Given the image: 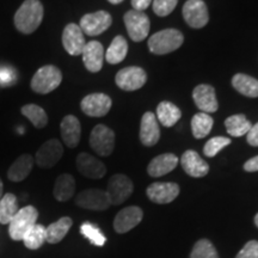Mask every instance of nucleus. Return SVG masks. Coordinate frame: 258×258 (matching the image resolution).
<instances>
[{
  "label": "nucleus",
  "mask_w": 258,
  "mask_h": 258,
  "mask_svg": "<svg viewBox=\"0 0 258 258\" xmlns=\"http://www.w3.org/2000/svg\"><path fill=\"white\" fill-rule=\"evenodd\" d=\"M192 98L196 106L202 112L211 114V112L218 111L219 103L213 86L207 85V84L198 85L192 91Z\"/></svg>",
  "instance_id": "obj_18"
},
{
  "label": "nucleus",
  "mask_w": 258,
  "mask_h": 258,
  "mask_svg": "<svg viewBox=\"0 0 258 258\" xmlns=\"http://www.w3.org/2000/svg\"><path fill=\"white\" fill-rule=\"evenodd\" d=\"M225 127L227 133L230 134L231 137L239 138L243 137L245 134H247V132H249L251 127H252V124H251V122L245 117V115L238 114L232 115L230 117L226 118Z\"/></svg>",
  "instance_id": "obj_30"
},
{
  "label": "nucleus",
  "mask_w": 258,
  "mask_h": 258,
  "mask_svg": "<svg viewBox=\"0 0 258 258\" xmlns=\"http://www.w3.org/2000/svg\"><path fill=\"white\" fill-rule=\"evenodd\" d=\"M147 82V74L141 67L131 66L118 71L115 83L123 91H135L141 89Z\"/></svg>",
  "instance_id": "obj_7"
},
{
  "label": "nucleus",
  "mask_w": 258,
  "mask_h": 258,
  "mask_svg": "<svg viewBox=\"0 0 258 258\" xmlns=\"http://www.w3.org/2000/svg\"><path fill=\"white\" fill-rule=\"evenodd\" d=\"M77 169L83 176L91 179L103 178L106 173V167L101 160L89 153H80L76 159Z\"/></svg>",
  "instance_id": "obj_17"
},
{
  "label": "nucleus",
  "mask_w": 258,
  "mask_h": 258,
  "mask_svg": "<svg viewBox=\"0 0 258 258\" xmlns=\"http://www.w3.org/2000/svg\"><path fill=\"white\" fill-rule=\"evenodd\" d=\"M72 219L69 217H63L59 220L50 224L46 227V241L49 244H57L66 237L69 231L72 227Z\"/></svg>",
  "instance_id": "obj_27"
},
{
  "label": "nucleus",
  "mask_w": 258,
  "mask_h": 258,
  "mask_svg": "<svg viewBox=\"0 0 258 258\" xmlns=\"http://www.w3.org/2000/svg\"><path fill=\"white\" fill-rule=\"evenodd\" d=\"M111 98L105 93H91L84 97L80 108L85 115L91 117H103L110 111Z\"/></svg>",
  "instance_id": "obj_12"
},
{
  "label": "nucleus",
  "mask_w": 258,
  "mask_h": 258,
  "mask_svg": "<svg viewBox=\"0 0 258 258\" xmlns=\"http://www.w3.org/2000/svg\"><path fill=\"white\" fill-rule=\"evenodd\" d=\"M178 164V158L172 153L160 154L156 158H153L152 161L148 164L147 172L148 175L152 177H161L165 176L176 169Z\"/></svg>",
  "instance_id": "obj_23"
},
{
  "label": "nucleus",
  "mask_w": 258,
  "mask_h": 258,
  "mask_svg": "<svg viewBox=\"0 0 258 258\" xmlns=\"http://www.w3.org/2000/svg\"><path fill=\"white\" fill-rule=\"evenodd\" d=\"M151 3H152V0H132V6L135 11L144 12L151 5Z\"/></svg>",
  "instance_id": "obj_41"
},
{
  "label": "nucleus",
  "mask_w": 258,
  "mask_h": 258,
  "mask_svg": "<svg viewBox=\"0 0 258 258\" xmlns=\"http://www.w3.org/2000/svg\"><path fill=\"white\" fill-rule=\"evenodd\" d=\"M34 158L30 154H23L15 160L8 171V178L12 182H22L30 175L34 166Z\"/></svg>",
  "instance_id": "obj_24"
},
{
  "label": "nucleus",
  "mask_w": 258,
  "mask_h": 258,
  "mask_svg": "<svg viewBox=\"0 0 258 258\" xmlns=\"http://www.w3.org/2000/svg\"><path fill=\"white\" fill-rule=\"evenodd\" d=\"M61 138L63 144L67 147L74 148L80 143V135H82V125L76 116L67 115L64 116L60 124Z\"/></svg>",
  "instance_id": "obj_22"
},
{
  "label": "nucleus",
  "mask_w": 258,
  "mask_h": 258,
  "mask_svg": "<svg viewBox=\"0 0 258 258\" xmlns=\"http://www.w3.org/2000/svg\"><path fill=\"white\" fill-rule=\"evenodd\" d=\"M231 139L225 138V137H215L212 138L211 140H208L206 143L205 147H203V153H205L206 157L213 158L220 152L221 150H224L226 146L231 144Z\"/></svg>",
  "instance_id": "obj_37"
},
{
  "label": "nucleus",
  "mask_w": 258,
  "mask_h": 258,
  "mask_svg": "<svg viewBox=\"0 0 258 258\" xmlns=\"http://www.w3.org/2000/svg\"><path fill=\"white\" fill-rule=\"evenodd\" d=\"M62 82V73L54 64H46L36 71L32 77L30 86L34 92L47 95L57 89Z\"/></svg>",
  "instance_id": "obj_3"
},
{
  "label": "nucleus",
  "mask_w": 258,
  "mask_h": 258,
  "mask_svg": "<svg viewBox=\"0 0 258 258\" xmlns=\"http://www.w3.org/2000/svg\"><path fill=\"white\" fill-rule=\"evenodd\" d=\"M244 170L246 172H256V171H258V156L247 160L244 164Z\"/></svg>",
  "instance_id": "obj_42"
},
{
  "label": "nucleus",
  "mask_w": 258,
  "mask_h": 258,
  "mask_svg": "<svg viewBox=\"0 0 258 258\" xmlns=\"http://www.w3.org/2000/svg\"><path fill=\"white\" fill-rule=\"evenodd\" d=\"M80 233H82L86 239L90 240V243L96 245V246H103L105 244L106 238L102 233L98 226L91 224V222H84L80 226Z\"/></svg>",
  "instance_id": "obj_35"
},
{
  "label": "nucleus",
  "mask_w": 258,
  "mask_h": 258,
  "mask_svg": "<svg viewBox=\"0 0 258 258\" xmlns=\"http://www.w3.org/2000/svg\"><path fill=\"white\" fill-rule=\"evenodd\" d=\"M85 44V35L79 25L70 23L64 27L62 31V46L70 55H82Z\"/></svg>",
  "instance_id": "obj_14"
},
{
  "label": "nucleus",
  "mask_w": 258,
  "mask_h": 258,
  "mask_svg": "<svg viewBox=\"0 0 258 258\" xmlns=\"http://www.w3.org/2000/svg\"><path fill=\"white\" fill-rule=\"evenodd\" d=\"M43 15V5L40 0H25L15 15V27L22 34L30 35L41 25Z\"/></svg>",
  "instance_id": "obj_1"
},
{
  "label": "nucleus",
  "mask_w": 258,
  "mask_h": 258,
  "mask_svg": "<svg viewBox=\"0 0 258 258\" xmlns=\"http://www.w3.org/2000/svg\"><path fill=\"white\" fill-rule=\"evenodd\" d=\"M180 164H182L183 170L194 178H201V177L208 175L209 172V165L207 161L203 160L200 157V154L192 150L185 151L183 153L182 158H180Z\"/></svg>",
  "instance_id": "obj_20"
},
{
  "label": "nucleus",
  "mask_w": 258,
  "mask_h": 258,
  "mask_svg": "<svg viewBox=\"0 0 258 258\" xmlns=\"http://www.w3.org/2000/svg\"><path fill=\"white\" fill-rule=\"evenodd\" d=\"M144 218V212L140 207L131 206L117 213L114 219V228L117 233H127L140 224Z\"/></svg>",
  "instance_id": "obj_16"
},
{
  "label": "nucleus",
  "mask_w": 258,
  "mask_h": 258,
  "mask_svg": "<svg viewBox=\"0 0 258 258\" xmlns=\"http://www.w3.org/2000/svg\"><path fill=\"white\" fill-rule=\"evenodd\" d=\"M235 258H258V241L250 240L238 252Z\"/></svg>",
  "instance_id": "obj_39"
},
{
  "label": "nucleus",
  "mask_w": 258,
  "mask_h": 258,
  "mask_svg": "<svg viewBox=\"0 0 258 258\" xmlns=\"http://www.w3.org/2000/svg\"><path fill=\"white\" fill-rule=\"evenodd\" d=\"M128 53V43L123 36H116L104 54L108 63L117 64L125 59Z\"/></svg>",
  "instance_id": "obj_29"
},
{
  "label": "nucleus",
  "mask_w": 258,
  "mask_h": 258,
  "mask_svg": "<svg viewBox=\"0 0 258 258\" xmlns=\"http://www.w3.org/2000/svg\"><path fill=\"white\" fill-rule=\"evenodd\" d=\"M22 115H24L32 125L37 129L44 128L48 123V116L43 108L36 104H27L22 106L21 109Z\"/></svg>",
  "instance_id": "obj_33"
},
{
  "label": "nucleus",
  "mask_w": 258,
  "mask_h": 258,
  "mask_svg": "<svg viewBox=\"0 0 258 258\" xmlns=\"http://www.w3.org/2000/svg\"><path fill=\"white\" fill-rule=\"evenodd\" d=\"M90 146L98 156H110L115 148L114 131L104 124H97L90 135Z\"/></svg>",
  "instance_id": "obj_5"
},
{
  "label": "nucleus",
  "mask_w": 258,
  "mask_h": 258,
  "mask_svg": "<svg viewBox=\"0 0 258 258\" xmlns=\"http://www.w3.org/2000/svg\"><path fill=\"white\" fill-rule=\"evenodd\" d=\"M190 258H220L217 249L208 239H200L194 245Z\"/></svg>",
  "instance_id": "obj_36"
},
{
  "label": "nucleus",
  "mask_w": 258,
  "mask_h": 258,
  "mask_svg": "<svg viewBox=\"0 0 258 258\" xmlns=\"http://www.w3.org/2000/svg\"><path fill=\"white\" fill-rule=\"evenodd\" d=\"M104 48L98 41H90L84 47L82 56L85 69L91 73H97L102 70L104 61Z\"/></svg>",
  "instance_id": "obj_19"
},
{
  "label": "nucleus",
  "mask_w": 258,
  "mask_h": 258,
  "mask_svg": "<svg viewBox=\"0 0 258 258\" xmlns=\"http://www.w3.org/2000/svg\"><path fill=\"white\" fill-rule=\"evenodd\" d=\"M160 138V129L158 124V120L153 112H145L141 118L140 125V140L144 146H154Z\"/></svg>",
  "instance_id": "obj_21"
},
{
  "label": "nucleus",
  "mask_w": 258,
  "mask_h": 258,
  "mask_svg": "<svg viewBox=\"0 0 258 258\" xmlns=\"http://www.w3.org/2000/svg\"><path fill=\"white\" fill-rule=\"evenodd\" d=\"M232 86L240 95L256 98L258 97V80L244 73H238L232 78Z\"/></svg>",
  "instance_id": "obj_28"
},
{
  "label": "nucleus",
  "mask_w": 258,
  "mask_h": 258,
  "mask_svg": "<svg viewBox=\"0 0 258 258\" xmlns=\"http://www.w3.org/2000/svg\"><path fill=\"white\" fill-rule=\"evenodd\" d=\"M247 144L253 147H258V122L251 127V129L246 134Z\"/></svg>",
  "instance_id": "obj_40"
},
{
  "label": "nucleus",
  "mask_w": 258,
  "mask_h": 258,
  "mask_svg": "<svg viewBox=\"0 0 258 258\" xmlns=\"http://www.w3.org/2000/svg\"><path fill=\"white\" fill-rule=\"evenodd\" d=\"M109 3H110V4H112V5H117V4H121L122 2H123V0H108Z\"/></svg>",
  "instance_id": "obj_43"
},
{
  "label": "nucleus",
  "mask_w": 258,
  "mask_h": 258,
  "mask_svg": "<svg viewBox=\"0 0 258 258\" xmlns=\"http://www.w3.org/2000/svg\"><path fill=\"white\" fill-rule=\"evenodd\" d=\"M123 21L129 37L134 42L144 41L150 34V19L144 12L131 10L124 15Z\"/></svg>",
  "instance_id": "obj_6"
},
{
  "label": "nucleus",
  "mask_w": 258,
  "mask_h": 258,
  "mask_svg": "<svg viewBox=\"0 0 258 258\" xmlns=\"http://www.w3.org/2000/svg\"><path fill=\"white\" fill-rule=\"evenodd\" d=\"M133 190L134 185L131 178L124 175H121V173H117V175H114L109 179L108 189L105 191L108 194L111 205L118 206L129 199V196L133 194Z\"/></svg>",
  "instance_id": "obj_8"
},
{
  "label": "nucleus",
  "mask_w": 258,
  "mask_h": 258,
  "mask_svg": "<svg viewBox=\"0 0 258 258\" xmlns=\"http://www.w3.org/2000/svg\"><path fill=\"white\" fill-rule=\"evenodd\" d=\"M3 198V182L2 179H0V199Z\"/></svg>",
  "instance_id": "obj_44"
},
{
  "label": "nucleus",
  "mask_w": 258,
  "mask_h": 258,
  "mask_svg": "<svg viewBox=\"0 0 258 258\" xmlns=\"http://www.w3.org/2000/svg\"><path fill=\"white\" fill-rule=\"evenodd\" d=\"M76 205L90 211H105L111 203L105 190L86 189L77 195Z\"/></svg>",
  "instance_id": "obj_10"
},
{
  "label": "nucleus",
  "mask_w": 258,
  "mask_h": 258,
  "mask_svg": "<svg viewBox=\"0 0 258 258\" xmlns=\"http://www.w3.org/2000/svg\"><path fill=\"white\" fill-rule=\"evenodd\" d=\"M254 224H256V226L258 227V213L256 214V217H254Z\"/></svg>",
  "instance_id": "obj_45"
},
{
  "label": "nucleus",
  "mask_w": 258,
  "mask_h": 258,
  "mask_svg": "<svg viewBox=\"0 0 258 258\" xmlns=\"http://www.w3.org/2000/svg\"><path fill=\"white\" fill-rule=\"evenodd\" d=\"M23 243L28 249L37 250L46 241V227L41 224L34 225L23 237Z\"/></svg>",
  "instance_id": "obj_34"
},
{
  "label": "nucleus",
  "mask_w": 258,
  "mask_h": 258,
  "mask_svg": "<svg viewBox=\"0 0 258 258\" xmlns=\"http://www.w3.org/2000/svg\"><path fill=\"white\" fill-rule=\"evenodd\" d=\"M38 211L34 206L21 208L9 224V234L14 240H22L24 234L37 224Z\"/></svg>",
  "instance_id": "obj_4"
},
{
  "label": "nucleus",
  "mask_w": 258,
  "mask_h": 258,
  "mask_svg": "<svg viewBox=\"0 0 258 258\" xmlns=\"http://www.w3.org/2000/svg\"><path fill=\"white\" fill-rule=\"evenodd\" d=\"M53 192L54 198L60 202L69 201L70 199H72L74 192H76V179H74V177L69 175V173L60 175L55 180Z\"/></svg>",
  "instance_id": "obj_25"
},
{
  "label": "nucleus",
  "mask_w": 258,
  "mask_h": 258,
  "mask_svg": "<svg viewBox=\"0 0 258 258\" xmlns=\"http://www.w3.org/2000/svg\"><path fill=\"white\" fill-rule=\"evenodd\" d=\"M19 211L18 200L11 192L5 194L0 199V224L9 225Z\"/></svg>",
  "instance_id": "obj_31"
},
{
  "label": "nucleus",
  "mask_w": 258,
  "mask_h": 258,
  "mask_svg": "<svg viewBox=\"0 0 258 258\" xmlns=\"http://www.w3.org/2000/svg\"><path fill=\"white\" fill-rule=\"evenodd\" d=\"M178 0H153V11L159 17L169 16L176 9Z\"/></svg>",
  "instance_id": "obj_38"
},
{
  "label": "nucleus",
  "mask_w": 258,
  "mask_h": 258,
  "mask_svg": "<svg viewBox=\"0 0 258 258\" xmlns=\"http://www.w3.org/2000/svg\"><path fill=\"white\" fill-rule=\"evenodd\" d=\"M183 17L189 27L201 29L209 21L208 9L202 0H188L183 6Z\"/></svg>",
  "instance_id": "obj_13"
},
{
  "label": "nucleus",
  "mask_w": 258,
  "mask_h": 258,
  "mask_svg": "<svg viewBox=\"0 0 258 258\" xmlns=\"http://www.w3.org/2000/svg\"><path fill=\"white\" fill-rule=\"evenodd\" d=\"M112 23L111 16L105 11H97L93 14L84 15L80 19L79 27L84 35L88 36H98L108 30Z\"/></svg>",
  "instance_id": "obj_9"
},
{
  "label": "nucleus",
  "mask_w": 258,
  "mask_h": 258,
  "mask_svg": "<svg viewBox=\"0 0 258 258\" xmlns=\"http://www.w3.org/2000/svg\"><path fill=\"white\" fill-rule=\"evenodd\" d=\"M184 37L183 34L177 29H165L157 34L152 35L148 40V48L151 53L157 55H165L176 49L183 44Z\"/></svg>",
  "instance_id": "obj_2"
},
{
  "label": "nucleus",
  "mask_w": 258,
  "mask_h": 258,
  "mask_svg": "<svg viewBox=\"0 0 258 258\" xmlns=\"http://www.w3.org/2000/svg\"><path fill=\"white\" fill-rule=\"evenodd\" d=\"M182 117V111L177 105L171 102H161L157 108V120L164 127H173L179 118Z\"/></svg>",
  "instance_id": "obj_26"
},
{
  "label": "nucleus",
  "mask_w": 258,
  "mask_h": 258,
  "mask_svg": "<svg viewBox=\"0 0 258 258\" xmlns=\"http://www.w3.org/2000/svg\"><path fill=\"white\" fill-rule=\"evenodd\" d=\"M63 154V147L59 140L50 139L38 148L35 161L42 169H51L55 166Z\"/></svg>",
  "instance_id": "obj_11"
},
{
  "label": "nucleus",
  "mask_w": 258,
  "mask_h": 258,
  "mask_svg": "<svg viewBox=\"0 0 258 258\" xmlns=\"http://www.w3.org/2000/svg\"><path fill=\"white\" fill-rule=\"evenodd\" d=\"M214 120L212 116L206 112H198L191 118V132L196 139H203L211 133Z\"/></svg>",
  "instance_id": "obj_32"
},
{
  "label": "nucleus",
  "mask_w": 258,
  "mask_h": 258,
  "mask_svg": "<svg viewBox=\"0 0 258 258\" xmlns=\"http://www.w3.org/2000/svg\"><path fill=\"white\" fill-rule=\"evenodd\" d=\"M148 199L158 205H166L172 202L179 195V186L171 182H156L146 190Z\"/></svg>",
  "instance_id": "obj_15"
}]
</instances>
